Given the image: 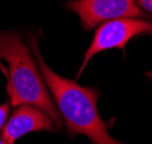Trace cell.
Listing matches in <instances>:
<instances>
[{
	"label": "cell",
	"mask_w": 152,
	"mask_h": 144,
	"mask_svg": "<svg viewBox=\"0 0 152 144\" xmlns=\"http://www.w3.org/2000/svg\"><path fill=\"white\" fill-rule=\"evenodd\" d=\"M0 60L8 64L6 89L10 105L30 104L44 111L57 128L62 118L41 77L29 47L14 31H0Z\"/></svg>",
	"instance_id": "7a4b0ae2"
},
{
	"label": "cell",
	"mask_w": 152,
	"mask_h": 144,
	"mask_svg": "<svg viewBox=\"0 0 152 144\" xmlns=\"http://www.w3.org/2000/svg\"><path fill=\"white\" fill-rule=\"evenodd\" d=\"M134 1L140 8L152 14V0H134Z\"/></svg>",
	"instance_id": "52a82bcc"
},
{
	"label": "cell",
	"mask_w": 152,
	"mask_h": 144,
	"mask_svg": "<svg viewBox=\"0 0 152 144\" xmlns=\"http://www.w3.org/2000/svg\"><path fill=\"white\" fill-rule=\"evenodd\" d=\"M9 109H10V102L7 101L4 104L0 105V129H2L4 125L6 124L8 113H9Z\"/></svg>",
	"instance_id": "8992f818"
},
{
	"label": "cell",
	"mask_w": 152,
	"mask_h": 144,
	"mask_svg": "<svg viewBox=\"0 0 152 144\" xmlns=\"http://www.w3.org/2000/svg\"><path fill=\"white\" fill-rule=\"evenodd\" d=\"M148 76H149V78H151V79H152V71L148 72Z\"/></svg>",
	"instance_id": "9c48e42d"
},
{
	"label": "cell",
	"mask_w": 152,
	"mask_h": 144,
	"mask_svg": "<svg viewBox=\"0 0 152 144\" xmlns=\"http://www.w3.org/2000/svg\"><path fill=\"white\" fill-rule=\"evenodd\" d=\"M29 44L41 77L53 96L55 105L58 107V113L66 125L69 134L85 135L93 144H124L109 134L107 124L99 115V89L80 86L76 81L58 76L45 63L37 38L31 36Z\"/></svg>",
	"instance_id": "6da1fadb"
},
{
	"label": "cell",
	"mask_w": 152,
	"mask_h": 144,
	"mask_svg": "<svg viewBox=\"0 0 152 144\" xmlns=\"http://www.w3.org/2000/svg\"><path fill=\"white\" fill-rule=\"evenodd\" d=\"M64 7L75 12L85 30L122 17H145L134 0H71Z\"/></svg>",
	"instance_id": "277c9868"
},
{
	"label": "cell",
	"mask_w": 152,
	"mask_h": 144,
	"mask_svg": "<svg viewBox=\"0 0 152 144\" xmlns=\"http://www.w3.org/2000/svg\"><path fill=\"white\" fill-rule=\"evenodd\" d=\"M0 144H12V143H8V142H6V141H4L1 137H0Z\"/></svg>",
	"instance_id": "ba28073f"
},
{
	"label": "cell",
	"mask_w": 152,
	"mask_h": 144,
	"mask_svg": "<svg viewBox=\"0 0 152 144\" xmlns=\"http://www.w3.org/2000/svg\"><path fill=\"white\" fill-rule=\"evenodd\" d=\"M143 33L152 34V22L135 17H122L103 22L96 29L91 46L85 53L78 77L81 76L88 62L96 54L112 48H124L130 39Z\"/></svg>",
	"instance_id": "3957f363"
},
{
	"label": "cell",
	"mask_w": 152,
	"mask_h": 144,
	"mask_svg": "<svg viewBox=\"0 0 152 144\" xmlns=\"http://www.w3.org/2000/svg\"><path fill=\"white\" fill-rule=\"evenodd\" d=\"M42 130H55L52 119L37 106L21 104L4 125L1 138L8 143L14 144L24 134Z\"/></svg>",
	"instance_id": "5b68a950"
}]
</instances>
